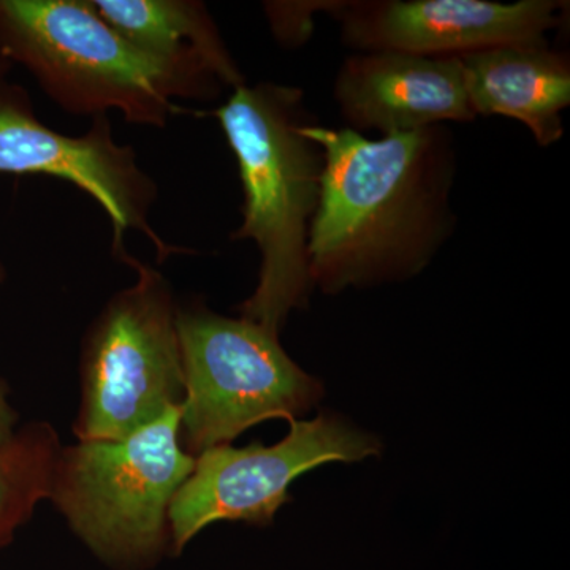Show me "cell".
Returning a JSON list of instances; mask_svg holds the SVG:
<instances>
[{
    "label": "cell",
    "instance_id": "obj_1",
    "mask_svg": "<svg viewBox=\"0 0 570 570\" xmlns=\"http://www.w3.org/2000/svg\"><path fill=\"white\" fill-rule=\"evenodd\" d=\"M324 154L307 257L314 287L340 294L417 276L452 235L455 148L448 127L385 135L309 121Z\"/></svg>",
    "mask_w": 570,
    "mask_h": 570
},
{
    "label": "cell",
    "instance_id": "obj_2",
    "mask_svg": "<svg viewBox=\"0 0 570 570\" xmlns=\"http://www.w3.org/2000/svg\"><path fill=\"white\" fill-rule=\"evenodd\" d=\"M212 115L235 154L245 197L243 223L232 239H250L261 253L257 287L239 311L279 335L314 288L307 243L324 154L303 132L309 119L303 91L294 86L245 82Z\"/></svg>",
    "mask_w": 570,
    "mask_h": 570
},
{
    "label": "cell",
    "instance_id": "obj_3",
    "mask_svg": "<svg viewBox=\"0 0 570 570\" xmlns=\"http://www.w3.org/2000/svg\"><path fill=\"white\" fill-rule=\"evenodd\" d=\"M3 48L24 63L59 107L160 127L175 99L212 100L224 86L130 43L91 0H0Z\"/></svg>",
    "mask_w": 570,
    "mask_h": 570
},
{
    "label": "cell",
    "instance_id": "obj_4",
    "mask_svg": "<svg viewBox=\"0 0 570 570\" xmlns=\"http://www.w3.org/2000/svg\"><path fill=\"white\" fill-rule=\"evenodd\" d=\"M181 406L119 441L62 448L50 498L71 530L108 564L145 569L168 549V510L194 471L179 442Z\"/></svg>",
    "mask_w": 570,
    "mask_h": 570
},
{
    "label": "cell",
    "instance_id": "obj_5",
    "mask_svg": "<svg viewBox=\"0 0 570 570\" xmlns=\"http://www.w3.org/2000/svg\"><path fill=\"white\" fill-rule=\"evenodd\" d=\"M176 328L186 387L179 442L193 456L230 444L265 420L294 422L324 396L321 382L265 326L219 316L195 302L178 306Z\"/></svg>",
    "mask_w": 570,
    "mask_h": 570
},
{
    "label": "cell",
    "instance_id": "obj_6",
    "mask_svg": "<svg viewBox=\"0 0 570 570\" xmlns=\"http://www.w3.org/2000/svg\"><path fill=\"white\" fill-rule=\"evenodd\" d=\"M137 272L94 321L81 354L80 441H119L156 422L186 396L174 294L167 279L134 257Z\"/></svg>",
    "mask_w": 570,
    "mask_h": 570
},
{
    "label": "cell",
    "instance_id": "obj_7",
    "mask_svg": "<svg viewBox=\"0 0 570 570\" xmlns=\"http://www.w3.org/2000/svg\"><path fill=\"white\" fill-rule=\"evenodd\" d=\"M275 445L253 442L245 449L217 445L195 456L194 471L176 491L170 510V542L179 554L214 521L268 527L291 501L292 482L325 463H356L381 453L373 434L333 414L294 420Z\"/></svg>",
    "mask_w": 570,
    "mask_h": 570
},
{
    "label": "cell",
    "instance_id": "obj_8",
    "mask_svg": "<svg viewBox=\"0 0 570 570\" xmlns=\"http://www.w3.org/2000/svg\"><path fill=\"white\" fill-rule=\"evenodd\" d=\"M569 3L554 0H362L330 2L347 47L459 58L502 45L547 40Z\"/></svg>",
    "mask_w": 570,
    "mask_h": 570
},
{
    "label": "cell",
    "instance_id": "obj_9",
    "mask_svg": "<svg viewBox=\"0 0 570 570\" xmlns=\"http://www.w3.org/2000/svg\"><path fill=\"white\" fill-rule=\"evenodd\" d=\"M0 174L56 176L91 195L110 219L112 249L121 258L129 230L148 236L160 257L176 253L149 227L156 183L141 170L134 149L115 141L105 116L82 137H69L48 129L20 104H0Z\"/></svg>",
    "mask_w": 570,
    "mask_h": 570
},
{
    "label": "cell",
    "instance_id": "obj_10",
    "mask_svg": "<svg viewBox=\"0 0 570 570\" xmlns=\"http://www.w3.org/2000/svg\"><path fill=\"white\" fill-rule=\"evenodd\" d=\"M333 96L348 129L376 130L381 137L478 118L460 58L358 52L337 71Z\"/></svg>",
    "mask_w": 570,
    "mask_h": 570
},
{
    "label": "cell",
    "instance_id": "obj_11",
    "mask_svg": "<svg viewBox=\"0 0 570 570\" xmlns=\"http://www.w3.org/2000/svg\"><path fill=\"white\" fill-rule=\"evenodd\" d=\"M469 104L475 116H505L527 126L549 148L564 135L562 111L570 105L568 56L549 41L502 45L459 56Z\"/></svg>",
    "mask_w": 570,
    "mask_h": 570
},
{
    "label": "cell",
    "instance_id": "obj_12",
    "mask_svg": "<svg viewBox=\"0 0 570 570\" xmlns=\"http://www.w3.org/2000/svg\"><path fill=\"white\" fill-rule=\"evenodd\" d=\"M94 9L140 50L238 88L245 77L208 9L193 0H91Z\"/></svg>",
    "mask_w": 570,
    "mask_h": 570
},
{
    "label": "cell",
    "instance_id": "obj_13",
    "mask_svg": "<svg viewBox=\"0 0 570 570\" xmlns=\"http://www.w3.org/2000/svg\"><path fill=\"white\" fill-rule=\"evenodd\" d=\"M61 441L48 423L26 426L0 448V543L50 498Z\"/></svg>",
    "mask_w": 570,
    "mask_h": 570
},
{
    "label": "cell",
    "instance_id": "obj_14",
    "mask_svg": "<svg viewBox=\"0 0 570 570\" xmlns=\"http://www.w3.org/2000/svg\"><path fill=\"white\" fill-rule=\"evenodd\" d=\"M18 415L14 414L13 409L7 403V389L0 382V448L9 444L13 439V425L17 422Z\"/></svg>",
    "mask_w": 570,
    "mask_h": 570
},
{
    "label": "cell",
    "instance_id": "obj_15",
    "mask_svg": "<svg viewBox=\"0 0 570 570\" xmlns=\"http://www.w3.org/2000/svg\"><path fill=\"white\" fill-rule=\"evenodd\" d=\"M0 279H2V269H0Z\"/></svg>",
    "mask_w": 570,
    "mask_h": 570
}]
</instances>
